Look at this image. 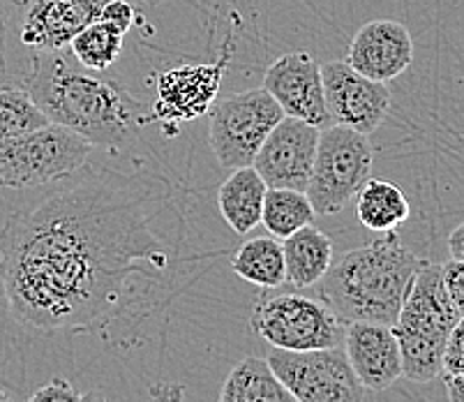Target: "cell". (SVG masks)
I'll use <instances>...</instances> for the list:
<instances>
[{
    "label": "cell",
    "instance_id": "20",
    "mask_svg": "<svg viewBox=\"0 0 464 402\" xmlns=\"http://www.w3.org/2000/svg\"><path fill=\"white\" fill-rule=\"evenodd\" d=\"M356 197L358 220L362 222V227H368L370 231H377V234L395 231L411 213L402 190L388 181L368 179L358 190Z\"/></svg>",
    "mask_w": 464,
    "mask_h": 402
},
{
    "label": "cell",
    "instance_id": "5",
    "mask_svg": "<svg viewBox=\"0 0 464 402\" xmlns=\"http://www.w3.org/2000/svg\"><path fill=\"white\" fill-rule=\"evenodd\" d=\"M91 153V142L56 123L0 139V188L33 190L67 179L88 162Z\"/></svg>",
    "mask_w": 464,
    "mask_h": 402
},
{
    "label": "cell",
    "instance_id": "7",
    "mask_svg": "<svg viewBox=\"0 0 464 402\" xmlns=\"http://www.w3.org/2000/svg\"><path fill=\"white\" fill-rule=\"evenodd\" d=\"M208 112V143L218 162L227 169L252 167L264 139L285 118L266 88L231 93L213 103Z\"/></svg>",
    "mask_w": 464,
    "mask_h": 402
},
{
    "label": "cell",
    "instance_id": "28",
    "mask_svg": "<svg viewBox=\"0 0 464 402\" xmlns=\"http://www.w3.org/2000/svg\"><path fill=\"white\" fill-rule=\"evenodd\" d=\"M441 270V282H444L446 294L455 303L459 312L464 315V261L449 260L446 264H439Z\"/></svg>",
    "mask_w": 464,
    "mask_h": 402
},
{
    "label": "cell",
    "instance_id": "27",
    "mask_svg": "<svg viewBox=\"0 0 464 402\" xmlns=\"http://www.w3.org/2000/svg\"><path fill=\"white\" fill-rule=\"evenodd\" d=\"M439 375H464V328L458 324L449 336L441 354V370Z\"/></svg>",
    "mask_w": 464,
    "mask_h": 402
},
{
    "label": "cell",
    "instance_id": "3",
    "mask_svg": "<svg viewBox=\"0 0 464 402\" xmlns=\"http://www.w3.org/2000/svg\"><path fill=\"white\" fill-rule=\"evenodd\" d=\"M420 261L395 231H388L383 239L344 252L314 287L319 300L344 324L393 326Z\"/></svg>",
    "mask_w": 464,
    "mask_h": 402
},
{
    "label": "cell",
    "instance_id": "12",
    "mask_svg": "<svg viewBox=\"0 0 464 402\" xmlns=\"http://www.w3.org/2000/svg\"><path fill=\"white\" fill-rule=\"evenodd\" d=\"M227 65H229V52H222V56L213 63L180 65L158 74L155 82L158 100L150 107L153 121L174 125L204 116L218 100Z\"/></svg>",
    "mask_w": 464,
    "mask_h": 402
},
{
    "label": "cell",
    "instance_id": "17",
    "mask_svg": "<svg viewBox=\"0 0 464 402\" xmlns=\"http://www.w3.org/2000/svg\"><path fill=\"white\" fill-rule=\"evenodd\" d=\"M286 282L296 289H310L333 264V243L324 231L307 224L282 240Z\"/></svg>",
    "mask_w": 464,
    "mask_h": 402
},
{
    "label": "cell",
    "instance_id": "15",
    "mask_svg": "<svg viewBox=\"0 0 464 402\" xmlns=\"http://www.w3.org/2000/svg\"><path fill=\"white\" fill-rule=\"evenodd\" d=\"M344 354L365 391H386L402 377V357L393 328L377 321L344 324Z\"/></svg>",
    "mask_w": 464,
    "mask_h": 402
},
{
    "label": "cell",
    "instance_id": "31",
    "mask_svg": "<svg viewBox=\"0 0 464 402\" xmlns=\"http://www.w3.org/2000/svg\"><path fill=\"white\" fill-rule=\"evenodd\" d=\"M0 402H12V397L7 396V393L3 391V388H0Z\"/></svg>",
    "mask_w": 464,
    "mask_h": 402
},
{
    "label": "cell",
    "instance_id": "23",
    "mask_svg": "<svg viewBox=\"0 0 464 402\" xmlns=\"http://www.w3.org/2000/svg\"><path fill=\"white\" fill-rule=\"evenodd\" d=\"M314 209L305 192L285 188H268L264 197V209H261V224L268 234L277 240H285L286 236L296 234L298 230L312 224Z\"/></svg>",
    "mask_w": 464,
    "mask_h": 402
},
{
    "label": "cell",
    "instance_id": "21",
    "mask_svg": "<svg viewBox=\"0 0 464 402\" xmlns=\"http://www.w3.org/2000/svg\"><path fill=\"white\" fill-rule=\"evenodd\" d=\"M231 269L238 278L264 289H277L286 282L282 243L273 236H259L240 245Z\"/></svg>",
    "mask_w": 464,
    "mask_h": 402
},
{
    "label": "cell",
    "instance_id": "30",
    "mask_svg": "<svg viewBox=\"0 0 464 402\" xmlns=\"http://www.w3.org/2000/svg\"><path fill=\"white\" fill-rule=\"evenodd\" d=\"M449 250L450 260L464 261V224H458L449 234Z\"/></svg>",
    "mask_w": 464,
    "mask_h": 402
},
{
    "label": "cell",
    "instance_id": "13",
    "mask_svg": "<svg viewBox=\"0 0 464 402\" xmlns=\"http://www.w3.org/2000/svg\"><path fill=\"white\" fill-rule=\"evenodd\" d=\"M261 88L280 104L285 116L305 121L319 130L333 125L324 100L322 63L307 52L285 54L271 63Z\"/></svg>",
    "mask_w": 464,
    "mask_h": 402
},
{
    "label": "cell",
    "instance_id": "4",
    "mask_svg": "<svg viewBox=\"0 0 464 402\" xmlns=\"http://www.w3.org/2000/svg\"><path fill=\"white\" fill-rule=\"evenodd\" d=\"M458 324H462V312L446 294L439 264L420 261L398 319L391 326L400 345L402 377L419 384L439 377L446 340Z\"/></svg>",
    "mask_w": 464,
    "mask_h": 402
},
{
    "label": "cell",
    "instance_id": "6",
    "mask_svg": "<svg viewBox=\"0 0 464 402\" xmlns=\"http://www.w3.org/2000/svg\"><path fill=\"white\" fill-rule=\"evenodd\" d=\"M372 162L374 151L368 134L342 125L324 128L305 190L314 213H340L370 179Z\"/></svg>",
    "mask_w": 464,
    "mask_h": 402
},
{
    "label": "cell",
    "instance_id": "25",
    "mask_svg": "<svg viewBox=\"0 0 464 402\" xmlns=\"http://www.w3.org/2000/svg\"><path fill=\"white\" fill-rule=\"evenodd\" d=\"M19 7V0H0V88L21 86L26 72V67H21L14 56V40L21 42Z\"/></svg>",
    "mask_w": 464,
    "mask_h": 402
},
{
    "label": "cell",
    "instance_id": "24",
    "mask_svg": "<svg viewBox=\"0 0 464 402\" xmlns=\"http://www.w3.org/2000/svg\"><path fill=\"white\" fill-rule=\"evenodd\" d=\"M44 125H49V118L24 88H0V139L19 137Z\"/></svg>",
    "mask_w": 464,
    "mask_h": 402
},
{
    "label": "cell",
    "instance_id": "11",
    "mask_svg": "<svg viewBox=\"0 0 464 402\" xmlns=\"http://www.w3.org/2000/svg\"><path fill=\"white\" fill-rule=\"evenodd\" d=\"M322 130L298 118L285 116L252 160V169L261 176L266 188H285L305 192L314 167L316 143Z\"/></svg>",
    "mask_w": 464,
    "mask_h": 402
},
{
    "label": "cell",
    "instance_id": "8",
    "mask_svg": "<svg viewBox=\"0 0 464 402\" xmlns=\"http://www.w3.org/2000/svg\"><path fill=\"white\" fill-rule=\"evenodd\" d=\"M250 328L264 342L285 351L337 347L344 336V321L326 303L301 294L256 300Z\"/></svg>",
    "mask_w": 464,
    "mask_h": 402
},
{
    "label": "cell",
    "instance_id": "2",
    "mask_svg": "<svg viewBox=\"0 0 464 402\" xmlns=\"http://www.w3.org/2000/svg\"><path fill=\"white\" fill-rule=\"evenodd\" d=\"M21 88L49 123L72 130L92 146L121 148L146 123H153L150 107L113 79L79 65L70 49L28 54Z\"/></svg>",
    "mask_w": 464,
    "mask_h": 402
},
{
    "label": "cell",
    "instance_id": "16",
    "mask_svg": "<svg viewBox=\"0 0 464 402\" xmlns=\"http://www.w3.org/2000/svg\"><path fill=\"white\" fill-rule=\"evenodd\" d=\"M347 63L372 82H393L413 63V40L400 21H368L349 44Z\"/></svg>",
    "mask_w": 464,
    "mask_h": 402
},
{
    "label": "cell",
    "instance_id": "22",
    "mask_svg": "<svg viewBox=\"0 0 464 402\" xmlns=\"http://www.w3.org/2000/svg\"><path fill=\"white\" fill-rule=\"evenodd\" d=\"M125 35L128 31L123 26L113 24L107 16L97 15L95 21H91L82 33L74 35L67 49L82 67L91 72H104L123 52Z\"/></svg>",
    "mask_w": 464,
    "mask_h": 402
},
{
    "label": "cell",
    "instance_id": "14",
    "mask_svg": "<svg viewBox=\"0 0 464 402\" xmlns=\"http://www.w3.org/2000/svg\"><path fill=\"white\" fill-rule=\"evenodd\" d=\"M107 0H21L19 40L28 52L67 49Z\"/></svg>",
    "mask_w": 464,
    "mask_h": 402
},
{
    "label": "cell",
    "instance_id": "9",
    "mask_svg": "<svg viewBox=\"0 0 464 402\" xmlns=\"http://www.w3.org/2000/svg\"><path fill=\"white\" fill-rule=\"evenodd\" d=\"M264 361L298 402H365V388L340 347L310 351L273 347Z\"/></svg>",
    "mask_w": 464,
    "mask_h": 402
},
{
    "label": "cell",
    "instance_id": "19",
    "mask_svg": "<svg viewBox=\"0 0 464 402\" xmlns=\"http://www.w3.org/2000/svg\"><path fill=\"white\" fill-rule=\"evenodd\" d=\"M219 402H298L280 384L264 358L247 357L229 372Z\"/></svg>",
    "mask_w": 464,
    "mask_h": 402
},
{
    "label": "cell",
    "instance_id": "32",
    "mask_svg": "<svg viewBox=\"0 0 464 402\" xmlns=\"http://www.w3.org/2000/svg\"><path fill=\"white\" fill-rule=\"evenodd\" d=\"M19 3H21V0H19Z\"/></svg>",
    "mask_w": 464,
    "mask_h": 402
},
{
    "label": "cell",
    "instance_id": "18",
    "mask_svg": "<svg viewBox=\"0 0 464 402\" xmlns=\"http://www.w3.org/2000/svg\"><path fill=\"white\" fill-rule=\"evenodd\" d=\"M266 190L268 188L252 167L234 169L229 179L219 185V213L234 230V234L246 236L255 230L256 224H261Z\"/></svg>",
    "mask_w": 464,
    "mask_h": 402
},
{
    "label": "cell",
    "instance_id": "10",
    "mask_svg": "<svg viewBox=\"0 0 464 402\" xmlns=\"http://www.w3.org/2000/svg\"><path fill=\"white\" fill-rule=\"evenodd\" d=\"M324 100L333 125L372 134L391 109V91L386 83L362 77L347 61L322 65Z\"/></svg>",
    "mask_w": 464,
    "mask_h": 402
},
{
    "label": "cell",
    "instance_id": "1",
    "mask_svg": "<svg viewBox=\"0 0 464 402\" xmlns=\"http://www.w3.org/2000/svg\"><path fill=\"white\" fill-rule=\"evenodd\" d=\"M169 245L130 197L104 185L61 190L16 211L0 234V282L19 324L95 331L109 324L132 278L169 269Z\"/></svg>",
    "mask_w": 464,
    "mask_h": 402
},
{
    "label": "cell",
    "instance_id": "26",
    "mask_svg": "<svg viewBox=\"0 0 464 402\" xmlns=\"http://www.w3.org/2000/svg\"><path fill=\"white\" fill-rule=\"evenodd\" d=\"M26 402H107L100 391H86L79 393L70 382L56 377L46 387L37 388Z\"/></svg>",
    "mask_w": 464,
    "mask_h": 402
},
{
    "label": "cell",
    "instance_id": "29",
    "mask_svg": "<svg viewBox=\"0 0 464 402\" xmlns=\"http://www.w3.org/2000/svg\"><path fill=\"white\" fill-rule=\"evenodd\" d=\"M450 402H464V375H441Z\"/></svg>",
    "mask_w": 464,
    "mask_h": 402
}]
</instances>
